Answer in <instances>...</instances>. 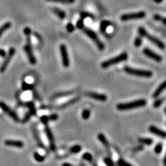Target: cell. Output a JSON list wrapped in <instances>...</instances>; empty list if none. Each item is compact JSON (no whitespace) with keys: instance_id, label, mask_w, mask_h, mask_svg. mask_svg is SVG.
I'll return each instance as SVG.
<instances>
[{"instance_id":"cell-1","label":"cell","mask_w":166,"mask_h":166,"mask_svg":"<svg viewBox=\"0 0 166 166\" xmlns=\"http://www.w3.org/2000/svg\"><path fill=\"white\" fill-rule=\"evenodd\" d=\"M147 101L145 99H139L126 103H120L117 104L116 108L120 111H126L145 106Z\"/></svg>"},{"instance_id":"cell-2","label":"cell","mask_w":166,"mask_h":166,"mask_svg":"<svg viewBox=\"0 0 166 166\" xmlns=\"http://www.w3.org/2000/svg\"><path fill=\"white\" fill-rule=\"evenodd\" d=\"M138 33H139V35H141L142 38H144V37L146 38L149 42H151L152 44H154L158 48H159V49H164L165 48V44L161 40L158 39L156 37L150 35L149 33H148L146 31V30L144 28H143V27H140L138 28Z\"/></svg>"},{"instance_id":"cell-3","label":"cell","mask_w":166,"mask_h":166,"mask_svg":"<svg viewBox=\"0 0 166 166\" xmlns=\"http://www.w3.org/2000/svg\"><path fill=\"white\" fill-rule=\"evenodd\" d=\"M127 59H128V54L125 52L122 53V54L116 56V57L112 58L107 60L106 61H104V62L101 63V67L103 69L109 68L111 66L114 65V64H116L120 63V62H124V61H126Z\"/></svg>"},{"instance_id":"cell-4","label":"cell","mask_w":166,"mask_h":166,"mask_svg":"<svg viewBox=\"0 0 166 166\" xmlns=\"http://www.w3.org/2000/svg\"><path fill=\"white\" fill-rule=\"evenodd\" d=\"M123 69L125 72L130 74V75L143 77V78H151L153 75L152 72L150 71L132 68V67H129V66H125Z\"/></svg>"},{"instance_id":"cell-5","label":"cell","mask_w":166,"mask_h":166,"mask_svg":"<svg viewBox=\"0 0 166 166\" xmlns=\"http://www.w3.org/2000/svg\"><path fill=\"white\" fill-rule=\"evenodd\" d=\"M84 33H85L89 38H90L93 42L95 43L96 45V46L98 48V49L101 50V51H103L104 49V45L103 43V42L101 41V40L98 38L97 34L95 33L94 31H93L92 30L89 29V28H86V27H84L83 28Z\"/></svg>"},{"instance_id":"cell-6","label":"cell","mask_w":166,"mask_h":166,"mask_svg":"<svg viewBox=\"0 0 166 166\" xmlns=\"http://www.w3.org/2000/svg\"><path fill=\"white\" fill-rule=\"evenodd\" d=\"M26 44L24 46V51L26 54L27 58H28L29 62L31 64H36V58H35L34 54H33V49H32L31 40H30V35H26Z\"/></svg>"},{"instance_id":"cell-7","label":"cell","mask_w":166,"mask_h":166,"mask_svg":"<svg viewBox=\"0 0 166 166\" xmlns=\"http://www.w3.org/2000/svg\"><path fill=\"white\" fill-rule=\"evenodd\" d=\"M146 16V13L144 11H140L137 13H132L123 14L120 17V20L123 22L133 20H141L143 19Z\"/></svg>"},{"instance_id":"cell-8","label":"cell","mask_w":166,"mask_h":166,"mask_svg":"<svg viewBox=\"0 0 166 166\" xmlns=\"http://www.w3.org/2000/svg\"><path fill=\"white\" fill-rule=\"evenodd\" d=\"M15 49H14V48H11V49H9L7 56H6L5 58H4L1 67H0V72H1V73H4V71H5L6 69H7L8 66H9V63H10V62L11 61V60H12L14 55H15Z\"/></svg>"},{"instance_id":"cell-9","label":"cell","mask_w":166,"mask_h":166,"mask_svg":"<svg viewBox=\"0 0 166 166\" xmlns=\"http://www.w3.org/2000/svg\"><path fill=\"white\" fill-rule=\"evenodd\" d=\"M0 108L2 109V111L5 113V114L9 115V117H11L14 121L15 122L20 121V118H19L18 115H17L13 110H12L6 103H4V102H0Z\"/></svg>"},{"instance_id":"cell-10","label":"cell","mask_w":166,"mask_h":166,"mask_svg":"<svg viewBox=\"0 0 166 166\" xmlns=\"http://www.w3.org/2000/svg\"><path fill=\"white\" fill-rule=\"evenodd\" d=\"M60 51L61 57H62V64L65 68H68L70 62H69V58L67 46L64 44H61L60 46Z\"/></svg>"},{"instance_id":"cell-11","label":"cell","mask_w":166,"mask_h":166,"mask_svg":"<svg viewBox=\"0 0 166 166\" xmlns=\"http://www.w3.org/2000/svg\"><path fill=\"white\" fill-rule=\"evenodd\" d=\"M44 131H45V133H46V137H47L48 141H49L50 149H51L52 151H56V143H55L54 136L52 133V131H51V130L50 129V127L49 126H47V125L45 127Z\"/></svg>"},{"instance_id":"cell-12","label":"cell","mask_w":166,"mask_h":166,"mask_svg":"<svg viewBox=\"0 0 166 166\" xmlns=\"http://www.w3.org/2000/svg\"><path fill=\"white\" fill-rule=\"evenodd\" d=\"M143 53L147 57L149 58H150L151 60H153L156 61V62H162L163 58L160 55L156 54V53L154 52V51H151V49H148V48H145V49H143Z\"/></svg>"},{"instance_id":"cell-13","label":"cell","mask_w":166,"mask_h":166,"mask_svg":"<svg viewBox=\"0 0 166 166\" xmlns=\"http://www.w3.org/2000/svg\"><path fill=\"white\" fill-rule=\"evenodd\" d=\"M85 96L90 98L96 100V101H101V102H104V101H107V97L106 95L102 94V93L92 92V91H88V92H86L85 93Z\"/></svg>"},{"instance_id":"cell-14","label":"cell","mask_w":166,"mask_h":166,"mask_svg":"<svg viewBox=\"0 0 166 166\" xmlns=\"http://www.w3.org/2000/svg\"><path fill=\"white\" fill-rule=\"evenodd\" d=\"M32 131H33V135L34 136L35 141H36L37 143H38V145L42 149H44L46 150V146L44 145V144L43 143L42 141L41 138H40V136L39 134V132L37 130L36 127L35 125H32Z\"/></svg>"},{"instance_id":"cell-15","label":"cell","mask_w":166,"mask_h":166,"mask_svg":"<svg viewBox=\"0 0 166 166\" xmlns=\"http://www.w3.org/2000/svg\"><path fill=\"white\" fill-rule=\"evenodd\" d=\"M149 131L152 133L153 134L156 135V136L161 137L162 138H166V132L163 131V130H160V129L157 128L155 126H153L151 125L149 127Z\"/></svg>"},{"instance_id":"cell-16","label":"cell","mask_w":166,"mask_h":166,"mask_svg":"<svg viewBox=\"0 0 166 166\" xmlns=\"http://www.w3.org/2000/svg\"><path fill=\"white\" fill-rule=\"evenodd\" d=\"M80 96H76V97H74V98H72V99L69 100V101H67V102H65L64 103H62V104H59L58 106H57V107H55L57 108V109H65V108L69 107V106L75 104V103L78 102L79 100H80Z\"/></svg>"},{"instance_id":"cell-17","label":"cell","mask_w":166,"mask_h":166,"mask_svg":"<svg viewBox=\"0 0 166 166\" xmlns=\"http://www.w3.org/2000/svg\"><path fill=\"white\" fill-rule=\"evenodd\" d=\"M4 144L6 146L13 147L22 148L24 147V143L22 141L17 140H6L4 141Z\"/></svg>"},{"instance_id":"cell-18","label":"cell","mask_w":166,"mask_h":166,"mask_svg":"<svg viewBox=\"0 0 166 166\" xmlns=\"http://www.w3.org/2000/svg\"><path fill=\"white\" fill-rule=\"evenodd\" d=\"M165 89H166V80L165 81L163 82V83H161L159 87H158V88L156 89V91H154V93H153L152 97L154 98L159 97V96L161 95V93H162Z\"/></svg>"},{"instance_id":"cell-19","label":"cell","mask_w":166,"mask_h":166,"mask_svg":"<svg viewBox=\"0 0 166 166\" xmlns=\"http://www.w3.org/2000/svg\"><path fill=\"white\" fill-rule=\"evenodd\" d=\"M74 93V91H61V92H58L55 93L54 96H52L53 99H57V98L67 97V96H69L72 95Z\"/></svg>"},{"instance_id":"cell-20","label":"cell","mask_w":166,"mask_h":166,"mask_svg":"<svg viewBox=\"0 0 166 166\" xmlns=\"http://www.w3.org/2000/svg\"><path fill=\"white\" fill-rule=\"evenodd\" d=\"M25 105H26V107L28 109V111H29L28 112L31 114V116H34L36 115L37 110H36V108H35L34 103H33V102L26 103Z\"/></svg>"},{"instance_id":"cell-21","label":"cell","mask_w":166,"mask_h":166,"mask_svg":"<svg viewBox=\"0 0 166 166\" xmlns=\"http://www.w3.org/2000/svg\"><path fill=\"white\" fill-rule=\"evenodd\" d=\"M11 26H12V24H11V22H6V23H4L2 26H0V38L2 36V35L4 34V32H6V30H9V28H11Z\"/></svg>"},{"instance_id":"cell-22","label":"cell","mask_w":166,"mask_h":166,"mask_svg":"<svg viewBox=\"0 0 166 166\" xmlns=\"http://www.w3.org/2000/svg\"><path fill=\"white\" fill-rule=\"evenodd\" d=\"M52 11H53V12H54V13L59 17L60 19H62H62L65 18L66 13L64 12L63 11L61 10V9H58V8H54Z\"/></svg>"},{"instance_id":"cell-23","label":"cell","mask_w":166,"mask_h":166,"mask_svg":"<svg viewBox=\"0 0 166 166\" xmlns=\"http://www.w3.org/2000/svg\"><path fill=\"white\" fill-rule=\"evenodd\" d=\"M98 140H99V141L103 143V145H104V147H109V142H108L105 136H104L103 134H99L98 135Z\"/></svg>"},{"instance_id":"cell-24","label":"cell","mask_w":166,"mask_h":166,"mask_svg":"<svg viewBox=\"0 0 166 166\" xmlns=\"http://www.w3.org/2000/svg\"><path fill=\"white\" fill-rule=\"evenodd\" d=\"M138 142L145 145H151L153 143V140L149 138H138Z\"/></svg>"},{"instance_id":"cell-25","label":"cell","mask_w":166,"mask_h":166,"mask_svg":"<svg viewBox=\"0 0 166 166\" xmlns=\"http://www.w3.org/2000/svg\"><path fill=\"white\" fill-rule=\"evenodd\" d=\"M49 2H54V3H60V4H73L75 0H46Z\"/></svg>"},{"instance_id":"cell-26","label":"cell","mask_w":166,"mask_h":166,"mask_svg":"<svg viewBox=\"0 0 166 166\" xmlns=\"http://www.w3.org/2000/svg\"><path fill=\"white\" fill-rule=\"evenodd\" d=\"M22 89L24 91H29V90H32L33 91L34 87L33 85H30L29 83H27L26 82L24 81L22 84Z\"/></svg>"},{"instance_id":"cell-27","label":"cell","mask_w":166,"mask_h":166,"mask_svg":"<svg viewBox=\"0 0 166 166\" xmlns=\"http://www.w3.org/2000/svg\"><path fill=\"white\" fill-rule=\"evenodd\" d=\"M82 149V147L79 145H75L72 146L69 149V151H70L71 154H78L80 152Z\"/></svg>"},{"instance_id":"cell-28","label":"cell","mask_w":166,"mask_h":166,"mask_svg":"<svg viewBox=\"0 0 166 166\" xmlns=\"http://www.w3.org/2000/svg\"><path fill=\"white\" fill-rule=\"evenodd\" d=\"M153 18H154V20L158 21V22H161V23H163L164 25L166 26V17H163V16L156 14V15H154Z\"/></svg>"},{"instance_id":"cell-29","label":"cell","mask_w":166,"mask_h":166,"mask_svg":"<svg viewBox=\"0 0 166 166\" xmlns=\"http://www.w3.org/2000/svg\"><path fill=\"white\" fill-rule=\"evenodd\" d=\"M33 157H34L35 160L39 163H42L45 160V157L44 156L41 155L40 153L38 152H35L34 154H33Z\"/></svg>"},{"instance_id":"cell-30","label":"cell","mask_w":166,"mask_h":166,"mask_svg":"<svg viewBox=\"0 0 166 166\" xmlns=\"http://www.w3.org/2000/svg\"><path fill=\"white\" fill-rule=\"evenodd\" d=\"M110 22L109 21H103L101 24V30L102 32H105L106 29L109 25H110Z\"/></svg>"},{"instance_id":"cell-31","label":"cell","mask_w":166,"mask_h":166,"mask_svg":"<svg viewBox=\"0 0 166 166\" xmlns=\"http://www.w3.org/2000/svg\"><path fill=\"white\" fill-rule=\"evenodd\" d=\"M90 115H91V112L89 109H85L82 112V118L84 120H87V119L89 118Z\"/></svg>"},{"instance_id":"cell-32","label":"cell","mask_w":166,"mask_h":166,"mask_svg":"<svg viewBox=\"0 0 166 166\" xmlns=\"http://www.w3.org/2000/svg\"><path fill=\"white\" fill-rule=\"evenodd\" d=\"M40 120H41L42 123L43 125H45V126H46V125H48V123H49V116H46V115L42 116L40 117Z\"/></svg>"},{"instance_id":"cell-33","label":"cell","mask_w":166,"mask_h":166,"mask_svg":"<svg viewBox=\"0 0 166 166\" xmlns=\"http://www.w3.org/2000/svg\"><path fill=\"white\" fill-rule=\"evenodd\" d=\"M142 44V37L140 36L136 37V39L134 40V46L136 47H140Z\"/></svg>"},{"instance_id":"cell-34","label":"cell","mask_w":166,"mask_h":166,"mask_svg":"<svg viewBox=\"0 0 166 166\" xmlns=\"http://www.w3.org/2000/svg\"><path fill=\"white\" fill-rule=\"evenodd\" d=\"M83 159L84 160L87 161H91L93 159V157L92 156H91V154H90V153H88V152H86L85 153V154L83 155Z\"/></svg>"},{"instance_id":"cell-35","label":"cell","mask_w":166,"mask_h":166,"mask_svg":"<svg viewBox=\"0 0 166 166\" xmlns=\"http://www.w3.org/2000/svg\"><path fill=\"white\" fill-rule=\"evenodd\" d=\"M31 116H32L31 114H30L29 112H27L26 114L24 115V116L23 118H22V123H26V122H28V120L30 119V117Z\"/></svg>"},{"instance_id":"cell-36","label":"cell","mask_w":166,"mask_h":166,"mask_svg":"<svg viewBox=\"0 0 166 166\" xmlns=\"http://www.w3.org/2000/svg\"><path fill=\"white\" fill-rule=\"evenodd\" d=\"M162 148L163 145L161 143H158L156 145L155 148H154V151H155L156 154H160V153L162 151Z\"/></svg>"},{"instance_id":"cell-37","label":"cell","mask_w":166,"mask_h":166,"mask_svg":"<svg viewBox=\"0 0 166 166\" xmlns=\"http://www.w3.org/2000/svg\"><path fill=\"white\" fill-rule=\"evenodd\" d=\"M163 102V99H158L156 101H154V103H153V107L155 108L159 107L162 104Z\"/></svg>"},{"instance_id":"cell-38","label":"cell","mask_w":166,"mask_h":166,"mask_svg":"<svg viewBox=\"0 0 166 166\" xmlns=\"http://www.w3.org/2000/svg\"><path fill=\"white\" fill-rule=\"evenodd\" d=\"M118 166H133L130 163H129L124 161L123 159H120L118 161Z\"/></svg>"},{"instance_id":"cell-39","label":"cell","mask_w":166,"mask_h":166,"mask_svg":"<svg viewBox=\"0 0 166 166\" xmlns=\"http://www.w3.org/2000/svg\"><path fill=\"white\" fill-rule=\"evenodd\" d=\"M104 163L106 164V165L107 166H114V162H113L112 159H110V158H105V159H104Z\"/></svg>"},{"instance_id":"cell-40","label":"cell","mask_w":166,"mask_h":166,"mask_svg":"<svg viewBox=\"0 0 166 166\" xmlns=\"http://www.w3.org/2000/svg\"><path fill=\"white\" fill-rule=\"evenodd\" d=\"M80 16H81L82 19H86L88 18V17H90V18H93V16L91 15V13H89L87 12H83L80 14Z\"/></svg>"},{"instance_id":"cell-41","label":"cell","mask_w":166,"mask_h":166,"mask_svg":"<svg viewBox=\"0 0 166 166\" xmlns=\"http://www.w3.org/2000/svg\"><path fill=\"white\" fill-rule=\"evenodd\" d=\"M58 115L57 114H52L51 115L49 116V120H51V121H55V120H57L58 119Z\"/></svg>"},{"instance_id":"cell-42","label":"cell","mask_w":166,"mask_h":166,"mask_svg":"<svg viewBox=\"0 0 166 166\" xmlns=\"http://www.w3.org/2000/svg\"><path fill=\"white\" fill-rule=\"evenodd\" d=\"M67 30H68V32H69V33H71V32H73L75 30V27H74V26L72 24L69 23L67 25Z\"/></svg>"},{"instance_id":"cell-43","label":"cell","mask_w":166,"mask_h":166,"mask_svg":"<svg viewBox=\"0 0 166 166\" xmlns=\"http://www.w3.org/2000/svg\"><path fill=\"white\" fill-rule=\"evenodd\" d=\"M76 26H77V27H78V28L83 29V28H84V22H83V19H81V20L78 21Z\"/></svg>"},{"instance_id":"cell-44","label":"cell","mask_w":166,"mask_h":166,"mask_svg":"<svg viewBox=\"0 0 166 166\" xmlns=\"http://www.w3.org/2000/svg\"><path fill=\"white\" fill-rule=\"evenodd\" d=\"M33 96H34V98L37 100V101H41V98H40V97L39 96V94H38L36 91H33Z\"/></svg>"},{"instance_id":"cell-45","label":"cell","mask_w":166,"mask_h":166,"mask_svg":"<svg viewBox=\"0 0 166 166\" xmlns=\"http://www.w3.org/2000/svg\"><path fill=\"white\" fill-rule=\"evenodd\" d=\"M6 56V51L4 49H0V56L2 58H5Z\"/></svg>"},{"instance_id":"cell-46","label":"cell","mask_w":166,"mask_h":166,"mask_svg":"<svg viewBox=\"0 0 166 166\" xmlns=\"http://www.w3.org/2000/svg\"><path fill=\"white\" fill-rule=\"evenodd\" d=\"M62 166H73V165H72L71 164L69 163H64L62 164Z\"/></svg>"},{"instance_id":"cell-47","label":"cell","mask_w":166,"mask_h":166,"mask_svg":"<svg viewBox=\"0 0 166 166\" xmlns=\"http://www.w3.org/2000/svg\"><path fill=\"white\" fill-rule=\"evenodd\" d=\"M154 2L156 3V4H160L163 1V0H154Z\"/></svg>"},{"instance_id":"cell-48","label":"cell","mask_w":166,"mask_h":166,"mask_svg":"<svg viewBox=\"0 0 166 166\" xmlns=\"http://www.w3.org/2000/svg\"><path fill=\"white\" fill-rule=\"evenodd\" d=\"M164 164L166 165V154H165V158H164Z\"/></svg>"},{"instance_id":"cell-49","label":"cell","mask_w":166,"mask_h":166,"mask_svg":"<svg viewBox=\"0 0 166 166\" xmlns=\"http://www.w3.org/2000/svg\"><path fill=\"white\" fill-rule=\"evenodd\" d=\"M165 114H166V108H165Z\"/></svg>"}]
</instances>
